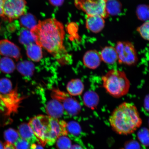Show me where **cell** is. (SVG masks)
<instances>
[{
  "mask_svg": "<svg viewBox=\"0 0 149 149\" xmlns=\"http://www.w3.org/2000/svg\"><path fill=\"white\" fill-rule=\"evenodd\" d=\"M35 43L49 53L62 65L72 63V57L64 45L63 24L54 18L40 21L30 30Z\"/></svg>",
  "mask_w": 149,
  "mask_h": 149,
  "instance_id": "6da1fadb",
  "label": "cell"
},
{
  "mask_svg": "<svg viewBox=\"0 0 149 149\" xmlns=\"http://www.w3.org/2000/svg\"><path fill=\"white\" fill-rule=\"evenodd\" d=\"M28 124L38 141L43 146L53 145L58 137L68 134L66 122L48 115H39L33 117Z\"/></svg>",
  "mask_w": 149,
  "mask_h": 149,
  "instance_id": "7a4b0ae2",
  "label": "cell"
},
{
  "mask_svg": "<svg viewBox=\"0 0 149 149\" xmlns=\"http://www.w3.org/2000/svg\"><path fill=\"white\" fill-rule=\"evenodd\" d=\"M109 121L113 131L123 135L133 133L140 127L143 122L137 107L127 102H122L113 110Z\"/></svg>",
  "mask_w": 149,
  "mask_h": 149,
  "instance_id": "3957f363",
  "label": "cell"
},
{
  "mask_svg": "<svg viewBox=\"0 0 149 149\" xmlns=\"http://www.w3.org/2000/svg\"><path fill=\"white\" fill-rule=\"evenodd\" d=\"M25 98L19 94L17 87H13L10 80L6 78L0 79V118L11 120V116L17 113Z\"/></svg>",
  "mask_w": 149,
  "mask_h": 149,
  "instance_id": "277c9868",
  "label": "cell"
},
{
  "mask_svg": "<svg viewBox=\"0 0 149 149\" xmlns=\"http://www.w3.org/2000/svg\"><path fill=\"white\" fill-rule=\"evenodd\" d=\"M102 81L106 92L113 98L122 97L129 92L130 81L124 71L110 70L102 76Z\"/></svg>",
  "mask_w": 149,
  "mask_h": 149,
  "instance_id": "5b68a950",
  "label": "cell"
},
{
  "mask_svg": "<svg viewBox=\"0 0 149 149\" xmlns=\"http://www.w3.org/2000/svg\"><path fill=\"white\" fill-rule=\"evenodd\" d=\"M107 0H74V4L87 16H99L105 18L109 16L107 10Z\"/></svg>",
  "mask_w": 149,
  "mask_h": 149,
  "instance_id": "8992f818",
  "label": "cell"
},
{
  "mask_svg": "<svg viewBox=\"0 0 149 149\" xmlns=\"http://www.w3.org/2000/svg\"><path fill=\"white\" fill-rule=\"evenodd\" d=\"M52 99L58 101L66 111L72 116H75L81 111V105L77 100L68 93L59 88H54L51 90Z\"/></svg>",
  "mask_w": 149,
  "mask_h": 149,
  "instance_id": "52a82bcc",
  "label": "cell"
},
{
  "mask_svg": "<svg viewBox=\"0 0 149 149\" xmlns=\"http://www.w3.org/2000/svg\"><path fill=\"white\" fill-rule=\"evenodd\" d=\"M119 64L132 66L138 61V57L134 46L131 42L119 41L115 47Z\"/></svg>",
  "mask_w": 149,
  "mask_h": 149,
  "instance_id": "ba28073f",
  "label": "cell"
},
{
  "mask_svg": "<svg viewBox=\"0 0 149 149\" xmlns=\"http://www.w3.org/2000/svg\"><path fill=\"white\" fill-rule=\"evenodd\" d=\"M27 2L25 0H4L3 17L9 22L25 14Z\"/></svg>",
  "mask_w": 149,
  "mask_h": 149,
  "instance_id": "9c48e42d",
  "label": "cell"
},
{
  "mask_svg": "<svg viewBox=\"0 0 149 149\" xmlns=\"http://www.w3.org/2000/svg\"><path fill=\"white\" fill-rule=\"evenodd\" d=\"M0 54L13 58L16 60H19L21 57L19 47L7 40H0Z\"/></svg>",
  "mask_w": 149,
  "mask_h": 149,
  "instance_id": "30bf717a",
  "label": "cell"
},
{
  "mask_svg": "<svg viewBox=\"0 0 149 149\" xmlns=\"http://www.w3.org/2000/svg\"><path fill=\"white\" fill-rule=\"evenodd\" d=\"M102 61L100 53L95 50L87 51L83 57L84 65L90 70L97 69L100 66Z\"/></svg>",
  "mask_w": 149,
  "mask_h": 149,
  "instance_id": "8fae6325",
  "label": "cell"
},
{
  "mask_svg": "<svg viewBox=\"0 0 149 149\" xmlns=\"http://www.w3.org/2000/svg\"><path fill=\"white\" fill-rule=\"evenodd\" d=\"M105 18L99 16H87L86 26L87 29L94 33L101 31L105 26Z\"/></svg>",
  "mask_w": 149,
  "mask_h": 149,
  "instance_id": "7c38bea8",
  "label": "cell"
},
{
  "mask_svg": "<svg viewBox=\"0 0 149 149\" xmlns=\"http://www.w3.org/2000/svg\"><path fill=\"white\" fill-rule=\"evenodd\" d=\"M102 61L109 65L114 64L118 61L116 48L112 46L104 47L100 53Z\"/></svg>",
  "mask_w": 149,
  "mask_h": 149,
  "instance_id": "4fadbf2b",
  "label": "cell"
},
{
  "mask_svg": "<svg viewBox=\"0 0 149 149\" xmlns=\"http://www.w3.org/2000/svg\"><path fill=\"white\" fill-rule=\"evenodd\" d=\"M46 109L48 116L58 119L62 116L64 111L61 104L57 100L53 99L48 102Z\"/></svg>",
  "mask_w": 149,
  "mask_h": 149,
  "instance_id": "5bb4252c",
  "label": "cell"
},
{
  "mask_svg": "<svg viewBox=\"0 0 149 149\" xmlns=\"http://www.w3.org/2000/svg\"><path fill=\"white\" fill-rule=\"evenodd\" d=\"M66 89L67 93L71 96H79L82 94L84 89V86L81 80L72 79L67 84Z\"/></svg>",
  "mask_w": 149,
  "mask_h": 149,
  "instance_id": "9a60e30c",
  "label": "cell"
},
{
  "mask_svg": "<svg viewBox=\"0 0 149 149\" xmlns=\"http://www.w3.org/2000/svg\"><path fill=\"white\" fill-rule=\"evenodd\" d=\"M18 132L20 137L25 140L30 144H33L38 141L28 124L24 123L20 125L19 127Z\"/></svg>",
  "mask_w": 149,
  "mask_h": 149,
  "instance_id": "2e32d148",
  "label": "cell"
},
{
  "mask_svg": "<svg viewBox=\"0 0 149 149\" xmlns=\"http://www.w3.org/2000/svg\"><path fill=\"white\" fill-rule=\"evenodd\" d=\"M26 54L28 57L34 62H39L42 58V48L34 43L27 46Z\"/></svg>",
  "mask_w": 149,
  "mask_h": 149,
  "instance_id": "e0dca14e",
  "label": "cell"
},
{
  "mask_svg": "<svg viewBox=\"0 0 149 149\" xmlns=\"http://www.w3.org/2000/svg\"><path fill=\"white\" fill-rule=\"evenodd\" d=\"M83 100L85 106L91 109H94L98 105L99 97L95 92L92 91H88L84 95Z\"/></svg>",
  "mask_w": 149,
  "mask_h": 149,
  "instance_id": "ac0fdd59",
  "label": "cell"
},
{
  "mask_svg": "<svg viewBox=\"0 0 149 149\" xmlns=\"http://www.w3.org/2000/svg\"><path fill=\"white\" fill-rule=\"evenodd\" d=\"M15 68L13 61L8 57H5L0 59V70L3 73H12Z\"/></svg>",
  "mask_w": 149,
  "mask_h": 149,
  "instance_id": "d6986e66",
  "label": "cell"
},
{
  "mask_svg": "<svg viewBox=\"0 0 149 149\" xmlns=\"http://www.w3.org/2000/svg\"><path fill=\"white\" fill-rule=\"evenodd\" d=\"M19 40L20 43L27 46L35 42L32 33L30 31L27 29L22 30L20 33Z\"/></svg>",
  "mask_w": 149,
  "mask_h": 149,
  "instance_id": "ffe728a7",
  "label": "cell"
},
{
  "mask_svg": "<svg viewBox=\"0 0 149 149\" xmlns=\"http://www.w3.org/2000/svg\"><path fill=\"white\" fill-rule=\"evenodd\" d=\"M20 23L22 26L31 29L36 25V21L34 16L30 14H24L20 18Z\"/></svg>",
  "mask_w": 149,
  "mask_h": 149,
  "instance_id": "44dd1931",
  "label": "cell"
},
{
  "mask_svg": "<svg viewBox=\"0 0 149 149\" xmlns=\"http://www.w3.org/2000/svg\"><path fill=\"white\" fill-rule=\"evenodd\" d=\"M121 5L117 0H107V10L108 14L116 15L121 11Z\"/></svg>",
  "mask_w": 149,
  "mask_h": 149,
  "instance_id": "7402d4cb",
  "label": "cell"
},
{
  "mask_svg": "<svg viewBox=\"0 0 149 149\" xmlns=\"http://www.w3.org/2000/svg\"><path fill=\"white\" fill-rule=\"evenodd\" d=\"M17 68L19 72L23 75L29 76L32 73L33 66L29 61H20L18 63Z\"/></svg>",
  "mask_w": 149,
  "mask_h": 149,
  "instance_id": "603a6c76",
  "label": "cell"
},
{
  "mask_svg": "<svg viewBox=\"0 0 149 149\" xmlns=\"http://www.w3.org/2000/svg\"><path fill=\"white\" fill-rule=\"evenodd\" d=\"M4 137L7 142L13 145L20 138L18 132L11 128H9L4 132Z\"/></svg>",
  "mask_w": 149,
  "mask_h": 149,
  "instance_id": "cb8c5ba5",
  "label": "cell"
},
{
  "mask_svg": "<svg viewBox=\"0 0 149 149\" xmlns=\"http://www.w3.org/2000/svg\"><path fill=\"white\" fill-rule=\"evenodd\" d=\"M136 14L139 19L143 21H148L149 19V7L146 5H141L138 7Z\"/></svg>",
  "mask_w": 149,
  "mask_h": 149,
  "instance_id": "d4e9b609",
  "label": "cell"
},
{
  "mask_svg": "<svg viewBox=\"0 0 149 149\" xmlns=\"http://www.w3.org/2000/svg\"><path fill=\"white\" fill-rule=\"evenodd\" d=\"M56 145L58 149H70L72 147L71 141L66 136H62L57 139Z\"/></svg>",
  "mask_w": 149,
  "mask_h": 149,
  "instance_id": "484cf974",
  "label": "cell"
},
{
  "mask_svg": "<svg viewBox=\"0 0 149 149\" xmlns=\"http://www.w3.org/2000/svg\"><path fill=\"white\" fill-rule=\"evenodd\" d=\"M67 129L68 133L75 136L79 135L81 132V127L75 122H71L67 123Z\"/></svg>",
  "mask_w": 149,
  "mask_h": 149,
  "instance_id": "4316f807",
  "label": "cell"
},
{
  "mask_svg": "<svg viewBox=\"0 0 149 149\" xmlns=\"http://www.w3.org/2000/svg\"><path fill=\"white\" fill-rule=\"evenodd\" d=\"M137 31L145 40L149 41V21L144 23L137 28Z\"/></svg>",
  "mask_w": 149,
  "mask_h": 149,
  "instance_id": "83f0119b",
  "label": "cell"
},
{
  "mask_svg": "<svg viewBox=\"0 0 149 149\" xmlns=\"http://www.w3.org/2000/svg\"><path fill=\"white\" fill-rule=\"evenodd\" d=\"M141 141L143 144L149 145V130L143 128L140 130L138 135Z\"/></svg>",
  "mask_w": 149,
  "mask_h": 149,
  "instance_id": "f1b7e54d",
  "label": "cell"
},
{
  "mask_svg": "<svg viewBox=\"0 0 149 149\" xmlns=\"http://www.w3.org/2000/svg\"><path fill=\"white\" fill-rule=\"evenodd\" d=\"M15 149H30L31 144L25 140L20 138L14 144Z\"/></svg>",
  "mask_w": 149,
  "mask_h": 149,
  "instance_id": "f546056e",
  "label": "cell"
},
{
  "mask_svg": "<svg viewBox=\"0 0 149 149\" xmlns=\"http://www.w3.org/2000/svg\"><path fill=\"white\" fill-rule=\"evenodd\" d=\"M51 4L55 6H59L63 4L64 0H48Z\"/></svg>",
  "mask_w": 149,
  "mask_h": 149,
  "instance_id": "4dcf8cb0",
  "label": "cell"
},
{
  "mask_svg": "<svg viewBox=\"0 0 149 149\" xmlns=\"http://www.w3.org/2000/svg\"><path fill=\"white\" fill-rule=\"evenodd\" d=\"M144 107L146 111L149 112V95L147 96L145 99Z\"/></svg>",
  "mask_w": 149,
  "mask_h": 149,
  "instance_id": "1f68e13d",
  "label": "cell"
},
{
  "mask_svg": "<svg viewBox=\"0 0 149 149\" xmlns=\"http://www.w3.org/2000/svg\"><path fill=\"white\" fill-rule=\"evenodd\" d=\"M4 149H15L14 145L6 142L4 144Z\"/></svg>",
  "mask_w": 149,
  "mask_h": 149,
  "instance_id": "d6a6232c",
  "label": "cell"
},
{
  "mask_svg": "<svg viewBox=\"0 0 149 149\" xmlns=\"http://www.w3.org/2000/svg\"><path fill=\"white\" fill-rule=\"evenodd\" d=\"M30 149H44L42 146H40V145H37L33 143L31 144V146Z\"/></svg>",
  "mask_w": 149,
  "mask_h": 149,
  "instance_id": "836d02e7",
  "label": "cell"
},
{
  "mask_svg": "<svg viewBox=\"0 0 149 149\" xmlns=\"http://www.w3.org/2000/svg\"><path fill=\"white\" fill-rule=\"evenodd\" d=\"M4 0H0V17L3 15V6Z\"/></svg>",
  "mask_w": 149,
  "mask_h": 149,
  "instance_id": "e575fe53",
  "label": "cell"
},
{
  "mask_svg": "<svg viewBox=\"0 0 149 149\" xmlns=\"http://www.w3.org/2000/svg\"><path fill=\"white\" fill-rule=\"evenodd\" d=\"M70 149H83L81 147L78 145H74L72 146Z\"/></svg>",
  "mask_w": 149,
  "mask_h": 149,
  "instance_id": "d590c367",
  "label": "cell"
},
{
  "mask_svg": "<svg viewBox=\"0 0 149 149\" xmlns=\"http://www.w3.org/2000/svg\"><path fill=\"white\" fill-rule=\"evenodd\" d=\"M0 149H4V144L0 141Z\"/></svg>",
  "mask_w": 149,
  "mask_h": 149,
  "instance_id": "8d00e7d4",
  "label": "cell"
},
{
  "mask_svg": "<svg viewBox=\"0 0 149 149\" xmlns=\"http://www.w3.org/2000/svg\"></svg>",
  "mask_w": 149,
  "mask_h": 149,
  "instance_id": "74e56055",
  "label": "cell"
}]
</instances>
